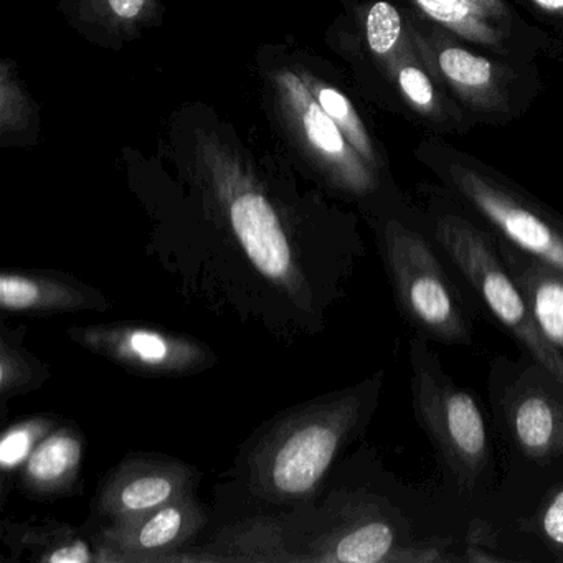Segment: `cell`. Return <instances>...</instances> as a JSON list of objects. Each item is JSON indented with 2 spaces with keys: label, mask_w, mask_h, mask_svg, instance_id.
Here are the masks:
<instances>
[{
  "label": "cell",
  "mask_w": 563,
  "mask_h": 563,
  "mask_svg": "<svg viewBox=\"0 0 563 563\" xmlns=\"http://www.w3.org/2000/svg\"><path fill=\"white\" fill-rule=\"evenodd\" d=\"M25 358L15 351H11L8 344L2 345V362H0V382L2 391L9 394L15 388L22 387L27 382L29 372L25 371Z\"/></svg>",
  "instance_id": "obj_24"
},
{
  "label": "cell",
  "mask_w": 563,
  "mask_h": 563,
  "mask_svg": "<svg viewBox=\"0 0 563 563\" xmlns=\"http://www.w3.org/2000/svg\"><path fill=\"white\" fill-rule=\"evenodd\" d=\"M71 29L90 44L121 51L163 24L161 0H57Z\"/></svg>",
  "instance_id": "obj_13"
},
{
  "label": "cell",
  "mask_w": 563,
  "mask_h": 563,
  "mask_svg": "<svg viewBox=\"0 0 563 563\" xmlns=\"http://www.w3.org/2000/svg\"><path fill=\"white\" fill-rule=\"evenodd\" d=\"M365 44L372 57L387 68L410 42V29L395 5L387 0H375L365 9Z\"/></svg>",
  "instance_id": "obj_22"
},
{
  "label": "cell",
  "mask_w": 563,
  "mask_h": 563,
  "mask_svg": "<svg viewBox=\"0 0 563 563\" xmlns=\"http://www.w3.org/2000/svg\"><path fill=\"white\" fill-rule=\"evenodd\" d=\"M415 8L457 37L500 48L507 37L509 11L504 0H411Z\"/></svg>",
  "instance_id": "obj_17"
},
{
  "label": "cell",
  "mask_w": 563,
  "mask_h": 563,
  "mask_svg": "<svg viewBox=\"0 0 563 563\" xmlns=\"http://www.w3.org/2000/svg\"><path fill=\"white\" fill-rule=\"evenodd\" d=\"M497 250L514 282L529 302L543 334L556 349H563V272L522 250L497 242Z\"/></svg>",
  "instance_id": "obj_14"
},
{
  "label": "cell",
  "mask_w": 563,
  "mask_h": 563,
  "mask_svg": "<svg viewBox=\"0 0 563 563\" xmlns=\"http://www.w3.org/2000/svg\"><path fill=\"white\" fill-rule=\"evenodd\" d=\"M530 2L545 14L553 15V18H563V0H530Z\"/></svg>",
  "instance_id": "obj_27"
},
{
  "label": "cell",
  "mask_w": 563,
  "mask_h": 563,
  "mask_svg": "<svg viewBox=\"0 0 563 563\" xmlns=\"http://www.w3.org/2000/svg\"><path fill=\"white\" fill-rule=\"evenodd\" d=\"M81 450L77 431L58 430L48 434L25 464V484L38 493H54L67 486L77 476Z\"/></svg>",
  "instance_id": "obj_19"
},
{
  "label": "cell",
  "mask_w": 563,
  "mask_h": 563,
  "mask_svg": "<svg viewBox=\"0 0 563 563\" xmlns=\"http://www.w3.org/2000/svg\"><path fill=\"white\" fill-rule=\"evenodd\" d=\"M203 512L190 494L104 532L108 549L124 560H156L189 542L203 526Z\"/></svg>",
  "instance_id": "obj_12"
},
{
  "label": "cell",
  "mask_w": 563,
  "mask_h": 563,
  "mask_svg": "<svg viewBox=\"0 0 563 563\" xmlns=\"http://www.w3.org/2000/svg\"><path fill=\"white\" fill-rule=\"evenodd\" d=\"M91 560H93V555H91L87 543L81 540L60 543L44 555V562L51 563H87Z\"/></svg>",
  "instance_id": "obj_26"
},
{
  "label": "cell",
  "mask_w": 563,
  "mask_h": 563,
  "mask_svg": "<svg viewBox=\"0 0 563 563\" xmlns=\"http://www.w3.org/2000/svg\"><path fill=\"white\" fill-rule=\"evenodd\" d=\"M0 302L8 311L55 312L97 308L104 305V298L70 278L4 273Z\"/></svg>",
  "instance_id": "obj_16"
},
{
  "label": "cell",
  "mask_w": 563,
  "mask_h": 563,
  "mask_svg": "<svg viewBox=\"0 0 563 563\" xmlns=\"http://www.w3.org/2000/svg\"><path fill=\"white\" fill-rule=\"evenodd\" d=\"M451 183L500 240L563 272V222L464 164H451Z\"/></svg>",
  "instance_id": "obj_7"
},
{
  "label": "cell",
  "mask_w": 563,
  "mask_h": 563,
  "mask_svg": "<svg viewBox=\"0 0 563 563\" xmlns=\"http://www.w3.org/2000/svg\"><path fill=\"white\" fill-rule=\"evenodd\" d=\"M500 407L510 438L526 456L563 454V387L542 365L514 382Z\"/></svg>",
  "instance_id": "obj_8"
},
{
  "label": "cell",
  "mask_w": 563,
  "mask_h": 563,
  "mask_svg": "<svg viewBox=\"0 0 563 563\" xmlns=\"http://www.w3.org/2000/svg\"><path fill=\"white\" fill-rule=\"evenodd\" d=\"M385 263L400 311L420 334L444 344H467L471 321L463 298L433 245L418 230L390 220L382 233Z\"/></svg>",
  "instance_id": "obj_6"
},
{
  "label": "cell",
  "mask_w": 563,
  "mask_h": 563,
  "mask_svg": "<svg viewBox=\"0 0 563 563\" xmlns=\"http://www.w3.org/2000/svg\"><path fill=\"white\" fill-rule=\"evenodd\" d=\"M362 410L364 394L352 391L276 424L253 453L255 489L282 503L308 499L357 427Z\"/></svg>",
  "instance_id": "obj_2"
},
{
  "label": "cell",
  "mask_w": 563,
  "mask_h": 563,
  "mask_svg": "<svg viewBox=\"0 0 563 563\" xmlns=\"http://www.w3.org/2000/svg\"><path fill=\"white\" fill-rule=\"evenodd\" d=\"M190 154L200 183L253 266L276 285L296 286L298 272L282 219L239 144L216 128H202L194 134Z\"/></svg>",
  "instance_id": "obj_1"
},
{
  "label": "cell",
  "mask_w": 563,
  "mask_h": 563,
  "mask_svg": "<svg viewBox=\"0 0 563 563\" xmlns=\"http://www.w3.org/2000/svg\"><path fill=\"white\" fill-rule=\"evenodd\" d=\"M41 107L29 93L18 62L0 64V147L32 150L41 141Z\"/></svg>",
  "instance_id": "obj_18"
},
{
  "label": "cell",
  "mask_w": 563,
  "mask_h": 563,
  "mask_svg": "<svg viewBox=\"0 0 563 563\" xmlns=\"http://www.w3.org/2000/svg\"><path fill=\"white\" fill-rule=\"evenodd\" d=\"M265 80L273 118L295 153L335 189L358 197L374 192L378 170L319 107L295 65L268 68Z\"/></svg>",
  "instance_id": "obj_4"
},
{
  "label": "cell",
  "mask_w": 563,
  "mask_h": 563,
  "mask_svg": "<svg viewBox=\"0 0 563 563\" xmlns=\"http://www.w3.org/2000/svg\"><path fill=\"white\" fill-rule=\"evenodd\" d=\"M424 67L427 65L418 55L410 35V42L405 45L404 51L385 70L394 78L401 97L411 110L423 114V117L434 118L441 111L440 100H438L433 81Z\"/></svg>",
  "instance_id": "obj_21"
},
{
  "label": "cell",
  "mask_w": 563,
  "mask_h": 563,
  "mask_svg": "<svg viewBox=\"0 0 563 563\" xmlns=\"http://www.w3.org/2000/svg\"><path fill=\"white\" fill-rule=\"evenodd\" d=\"M292 65H295L298 74L301 75L302 81H305L308 90L311 91L314 100L318 101L319 107L338 124L339 130L347 137L349 143L364 157L365 163L371 164L375 170L380 169L377 150H375L371 133H368L364 120L355 110L352 101L349 100L347 95L342 93L331 81L319 77L314 70L306 67L305 64Z\"/></svg>",
  "instance_id": "obj_20"
},
{
  "label": "cell",
  "mask_w": 563,
  "mask_h": 563,
  "mask_svg": "<svg viewBox=\"0 0 563 563\" xmlns=\"http://www.w3.org/2000/svg\"><path fill=\"white\" fill-rule=\"evenodd\" d=\"M410 364L418 423L460 484L476 486L489 463L486 423L479 407L444 374L423 335L411 341Z\"/></svg>",
  "instance_id": "obj_5"
},
{
  "label": "cell",
  "mask_w": 563,
  "mask_h": 563,
  "mask_svg": "<svg viewBox=\"0 0 563 563\" xmlns=\"http://www.w3.org/2000/svg\"><path fill=\"white\" fill-rule=\"evenodd\" d=\"M542 530L550 542L563 547V490L543 510Z\"/></svg>",
  "instance_id": "obj_25"
},
{
  "label": "cell",
  "mask_w": 563,
  "mask_h": 563,
  "mask_svg": "<svg viewBox=\"0 0 563 563\" xmlns=\"http://www.w3.org/2000/svg\"><path fill=\"white\" fill-rule=\"evenodd\" d=\"M42 434H44L42 421H29V423L18 424V427L5 431L0 441L2 467L9 471L27 461L34 453L35 446L41 443Z\"/></svg>",
  "instance_id": "obj_23"
},
{
  "label": "cell",
  "mask_w": 563,
  "mask_h": 563,
  "mask_svg": "<svg viewBox=\"0 0 563 563\" xmlns=\"http://www.w3.org/2000/svg\"><path fill=\"white\" fill-rule=\"evenodd\" d=\"M77 341L113 361L151 374H189L212 357L199 342L136 325H110L74 332Z\"/></svg>",
  "instance_id": "obj_9"
},
{
  "label": "cell",
  "mask_w": 563,
  "mask_h": 563,
  "mask_svg": "<svg viewBox=\"0 0 563 563\" xmlns=\"http://www.w3.org/2000/svg\"><path fill=\"white\" fill-rule=\"evenodd\" d=\"M319 562L380 563L427 560L405 549L398 530L378 514H365L342 527L314 556Z\"/></svg>",
  "instance_id": "obj_15"
},
{
  "label": "cell",
  "mask_w": 563,
  "mask_h": 563,
  "mask_svg": "<svg viewBox=\"0 0 563 563\" xmlns=\"http://www.w3.org/2000/svg\"><path fill=\"white\" fill-rule=\"evenodd\" d=\"M410 35L423 64L443 78L464 103L481 111L506 110L503 71L496 64L440 32L427 35L410 29Z\"/></svg>",
  "instance_id": "obj_11"
},
{
  "label": "cell",
  "mask_w": 563,
  "mask_h": 563,
  "mask_svg": "<svg viewBox=\"0 0 563 563\" xmlns=\"http://www.w3.org/2000/svg\"><path fill=\"white\" fill-rule=\"evenodd\" d=\"M192 473L177 463L126 461L111 474L100 493V510L113 522L133 519L187 496Z\"/></svg>",
  "instance_id": "obj_10"
},
{
  "label": "cell",
  "mask_w": 563,
  "mask_h": 563,
  "mask_svg": "<svg viewBox=\"0 0 563 563\" xmlns=\"http://www.w3.org/2000/svg\"><path fill=\"white\" fill-rule=\"evenodd\" d=\"M434 239L490 314L563 387V357L560 349L543 334L529 302L510 276L496 243L473 222L454 213L438 217Z\"/></svg>",
  "instance_id": "obj_3"
}]
</instances>
